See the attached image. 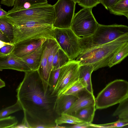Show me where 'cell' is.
I'll use <instances>...</instances> for the list:
<instances>
[{
  "instance_id": "obj_27",
  "label": "cell",
  "mask_w": 128,
  "mask_h": 128,
  "mask_svg": "<svg viewBox=\"0 0 128 128\" xmlns=\"http://www.w3.org/2000/svg\"><path fill=\"white\" fill-rule=\"evenodd\" d=\"M60 68L52 69L50 74L48 83L50 88L54 90L58 80Z\"/></svg>"
},
{
  "instance_id": "obj_15",
  "label": "cell",
  "mask_w": 128,
  "mask_h": 128,
  "mask_svg": "<svg viewBox=\"0 0 128 128\" xmlns=\"http://www.w3.org/2000/svg\"><path fill=\"white\" fill-rule=\"evenodd\" d=\"M77 98L76 96L66 94H63L58 97L55 107L56 113L59 116L67 113Z\"/></svg>"
},
{
  "instance_id": "obj_20",
  "label": "cell",
  "mask_w": 128,
  "mask_h": 128,
  "mask_svg": "<svg viewBox=\"0 0 128 128\" xmlns=\"http://www.w3.org/2000/svg\"><path fill=\"white\" fill-rule=\"evenodd\" d=\"M109 10L110 13L116 15L128 16V0H117Z\"/></svg>"
},
{
  "instance_id": "obj_33",
  "label": "cell",
  "mask_w": 128,
  "mask_h": 128,
  "mask_svg": "<svg viewBox=\"0 0 128 128\" xmlns=\"http://www.w3.org/2000/svg\"><path fill=\"white\" fill-rule=\"evenodd\" d=\"M91 123H82L73 124L68 127L73 128H92L91 124Z\"/></svg>"
},
{
  "instance_id": "obj_31",
  "label": "cell",
  "mask_w": 128,
  "mask_h": 128,
  "mask_svg": "<svg viewBox=\"0 0 128 128\" xmlns=\"http://www.w3.org/2000/svg\"><path fill=\"white\" fill-rule=\"evenodd\" d=\"M99 3V0H80L78 4L83 8H92Z\"/></svg>"
},
{
  "instance_id": "obj_23",
  "label": "cell",
  "mask_w": 128,
  "mask_h": 128,
  "mask_svg": "<svg viewBox=\"0 0 128 128\" xmlns=\"http://www.w3.org/2000/svg\"><path fill=\"white\" fill-rule=\"evenodd\" d=\"M82 123L85 122L74 116L67 113L61 114L55 120V123L58 125L64 124H74Z\"/></svg>"
},
{
  "instance_id": "obj_5",
  "label": "cell",
  "mask_w": 128,
  "mask_h": 128,
  "mask_svg": "<svg viewBox=\"0 0 128 128\" xmlns=\"http://www.w3.org/2000/svg\"><path fill=\"white\" fill-rule=\"evenodd\" d=\"M128 94V82L116 79L108 83L95 98L96 109L107 108L120 103Z\"/></svg>"
},
{
  "instance_id": "obj_39",
  "label": "cell",
  "mask_w": 128,
  "mask_h": 128,
  "mask_svg": "<svg viewBox=\"0 0 128 128\" xmlns=\"http://www.w3.org/2000/svg\"><path fill=\"white\" fill-rule=\"evenodd\" d=\"M76 4L79 2L80 0H72Z\"/></svg>"
},
{
  "instance_id": "obj_1",
  "label": "cell",
  "mask_w": 128,
  "mask_h": 128,
  "mask_svg": "<svg viewBox=\"0 0 128 128\" xmlns=\"http://www.w3.org/2000/svg\"><path fill=\"white\" fill-rule=\"evenodd\" d=\"M16 91L23 108V119L30 128L60 127L55 123L59 116L55 111L58 97L38 70L25 73Z\"/></svg>"
},
{
  "instance_id": "obj_8",
  "label": "cell",
  "mask_w": 128,
  "mask_h": 128,
  "mask_svg": "<svg viewBox=\"0 0 128 128\" xmlns=\"http://www.w3.org/2000/svg\"><path fill=\"white\" fill-rule=\"evenodd\" d=\"M79 66L78 62L73 60L60 68L54 94L60 96L78 80Z\"/></svg>"
},
{
  "instance_id": "obj_30",
  "label": "cell",
  "mask_w": 128,
  "mask_h": 128,
  "mask_svg": "<svg viewBox=\"0 0 128 128\" xmlns=\"http://www.w3.org/2000/svg\"><path fill=\"white\" fill-rule=\"evenodd\" d=\"M2 46L0 49V58L6 56L12 52L14 45L10 43H6L0 41Z\"/></svg>"
},
{
  "instance_id": "obj_38",
  "label": "cell",
  "mask_w": 128,
  "mask_h": 128,
  "mask_svg": "<svg viewBox=\"0 0 128 128\" xmlns=\"http://www.w3.org/2000/svg\"><path fill=\"white\" fill-rule=\"evenodd\" d=\"M5 86V82L1 78L0 79V88H1Z\"/></svg>"
},
{
  "instance_id": "obj_35",
  "label": "cell",
  "mask_w": 128,
  "mask_h": 128,
  "mask_svg": "<svg viewBox=\"0 0 128 128\" xmlns=\"http://www.w3.org/2000/svg\"><path fill=\"white\" fill-rule=\"evenodd\" d=\"M118 116L119 120H128V111L120 114Z\"/></svg>"
},
{
  "instance_id": "obj_4",
  "label": "cell",
  "mask_w": 128,
  "mask_h": 128,
  "mask_svg": "<svg viewBox=\"0 0 128 128\" xmlns=\"http://www.w3.org/2000/svg\"><path fill=\"white\" fill-rule=\"evenodd\" d=\"M6 16L14 24L29 22H42L53 26L54 8L48 3L16 12L8 13Z\"/></svg>"
},
{
  "instance_id": "obj_10",
  "label": "cell",
  "mask_w": 128,
  "mask_h": 128,
  "mask_svg": "<svg viewBox=\"0 0 128 128\" xmlns=\"http://www.w3.org/2000/svg\"><path fill=\"white\" fill-rule=\"evenodd\" d=\"M47 39H34L22 42L14 45L12 51L14 54L20 58L25 56L41 46Z\"/></svg>"
},
{
  "instance_id": "obj_32",
  "label": "cell",
  "mask_w": 128,
  "mask_h": 128,
  "mask_svg": "<svg viewBox=\"0 0 128 128\" xmlns=\"http://www.w3.org/2000/svg\"><path fill=\"white\" fill-rule=\"evenodd\" d=\"M101 4L107 10H109L114 5L117 0H99Z\"/></svg>"
},
{
  "instance_id": "obj_40",
  "label": "cell",
  "mask_w": 128,
  "mask_h": 128,
  "mask_svg": "<svg viewBox=\"0 0 128 128\" xmlns=\"http://www.w3.org/2000/svg\"><path fill=\"white\" fill-rule=\"evenodd\" d=\"M127 18H128V16H127Z\"/></svg>"
},
{
  "instance_id": "obj_19",
  "label": "cell",
  "mask_w": 128,
  "mask_h": 128,
  "mask_svg": "<svg viewBox=\"0 0 128 128\" xmlns=\"http://www.w3.org/2000/svg\"><path fill=\"white\" fill-rule=\"evenodd\" d=\"M0 32L5 35L13 44L14 33L12 24L6 16L0 18Z\"/></svg>"
},
{
  "instance_id": "obj_2",
  "label": "cell",
  "mask_w": 128,
  "mask_h": 128,
  "mask_svg": "<svg viewBox=\"0 0 128 128\" xmlns=\"http://www.w3.org/2000/svg\"><path fill=\"white\" fill-rule=\"evenodd\" d=\"M127 42L128 34H126L110 42L83 50L74 60L78 62L80 65H92L94 71L103 67H108L114 54Z\"/></svg>"
},
{
  "instance_id": "obj_3",
  "label": "cell",
  "mask_w": 128,
  "mask_h": 128,
  "mask_svg": "<svg viewBox=\"0 0 128 128\" xmlns=\"http://www.w3.org/2000/svg\"><path fill=\"white\" fill-rule=\"evenodd\" d=\"M128 34V26L114 24L105 25L99 24L94 33L91 36L82 38L80 44L83 50L105 44L124 35Z\"/></svg>"
},
{
  "instance_id": "obj_22",
  "label": "cell",
  "mask_w": 128,
  "mask_h": 128,
  "mask_svg": "<svg viewBox=\"0 0 128 128\" xmlns=\"http://www.w3.org/2000/svg\"><path fill=\"white\" fill-rule=\"evenodd\" d=\"M128 56V42L122 46L116 52L111 59L108 67L111 68L119 64Z\"/></svg>"
},
{
  "instance_id": "obj_9",
  "label": "cell",
  "mask_w": 128,
  "mask_h": 128,
  "mask_svg": "<svg viewBox=\"0 0 128 128\" xmlns=\"http://www.w3.org/2000/svg\"><path fill=\"white\" fill-rule=\"evenodd\" d=\"M76 4L72 0H58L54 5V28H70Z\"/></svg>"
},
{
  "instance_id": "obj_21",
  "label": "cell",
  "mask_w": 128,
  "mask_h": 128,
  "mask_svg": "<svg viewBox=\"0 0 128 128\" xmlns=\"http://www.w3.org/2000/svg\"><path fill=\"white\" fill-rule=\"evenodd\" d=\"M70 61L68 56L60 48L56 52L54 58L52 69L56 70L60 68Z\"/></svg>"
},
{
  "instance_id": "obj_29",
  "label": "cell",
  "mask_w": 128,
  "mask_h": 128,
  "mask_svg": "<svg viewBox=\"0 0 128 128\" xmlns=\"http://www.w3.org/2000/svg\"><path fill=\"white\" fill-rule=\"evenodd\" d=\"M84 88L83 85L78 80L63 94L72 95L77 97L79 93Z\"/></svg>"
},
{
  "instance_id": "obj_36",
  "label": "cell",
  "mask_w": 128,
  "mask_h": 128,
  "mask_svg": "<svg viewBox=\"0 0 128 128\" xmlns=\"http://www.w3.org/2000/svg\"><path fill=\"white\" fill-rule=\"evenodd\" d=\"M0 40L1 42L6 43H11L8 38L1 32H0Z\"/></svg>"
},
{
  "instance_id": "obj_13",
  "label": "cell",
  "mask_w": 128,
  "mask_h": 128,
  "mask_svg": "<svg viewBox=\"0 0 128 128\" xmlns=\"http://www.w3.org/2000/svg\"><path fill=\"white\" fill-rule=\"evenodd\" d=\"M56 42L54 38H48L44 42L40 64L38 70L42 78L48 83L50 76L48 68V57L52 47Z\"/></svg>"
},
{
  "instance_id": "obj_17",
  "label": "cell",
  "mask_w": 128,
  "mask_h": 128,
  "mask_svg": "<svg viewBox=\"0 0 128 128\" xmlns=\"http://www.w3.org/2000/svg\"><path fill=\"white\" fill-rule=\"evenodd\" d=\"M47 3V0H15L13 7L8 12H14Z\"/></svg>"
},
{
  "instance_id": "obj_18",
  "label": "cell",
  "mask_w": 128,
  "mask_h": 128,
  "mask_svg": "<svg viewBox=\"0 0 128 128\" xmlns=\"http://www.w3.org/2000/svg\"><path fill=\"white\" fill-rule=\"evenodd\" d=\"M96 110L95 106H88L78 110L72 115L85 123H92Z\"/></svg>"
},
{
  "instance_id": "obj_26",
  "label": "cell",
  "mask_w": 128,
  "mask_h": 128,
  "mask_svg": "<svg viewBox=\"0 0 128 128\" xmlns=\"http://www.w3.org/2000/svg\"><path fill=\"white\" fill-rule=\"evenodd\" d=\"M92 128H112L122 127L128 125V120H123L118 119L114 122L108 124H96L91 123Z\"/></svg>"
},
{
  "instance_id": "obj_7",
  "label": "cell",
  "mask_w": 128,
  "mask_h": 128,
  "mask_svg": "<svg viewBox=\"0 0 128 128\" xmlns=\"http://www.w3.org/2000/svg\"><path fill=\"white\" fill-rule=\"evenodd\" d=\"M53 37L71 60H74L81 52L79 38L70 28H54Z\"/></svg>"
},
{
  "instance_id": "obj_11",
  "label": "cell",
  "mask_w": 128,
  "mask_h": 128,
  "mask_svg": "<svg viewBox=\"0 0 128 128\" xmlns=\"http://www.w3.org/2000/svg\"><path fill=\"white\" fill-rule=\"evenodd\" d=\"M0 70L11 69L24 72L32 71L28 65L22 59L12 53L0 58Z\"/></svg>"
},
{
  "instance_id": "obj_14",
  "label": "cell",
  "mask_w": 128,
  "mask_h": 128,
  "mask_svg": "<svg viewBox=\"0 0 128 128\" xmlns=\"http://www.w3.org/2000/svg\"><path fill=\"white\" fill-rule=\"evenodd\" d=\"M94 67L91 65H80L79 68L78 80L85 88L93 94L91 80V75L94 71Z\"/></svg>"
},
{
  "instance_id": "obj_37",
  "label": "cell",
  "mask_w": 128,
  "mask_h": 128,
  "mask_svg": "<svg viewBox=\"0 0 128 128\" xmlns=\"http://www.w3.org/2000/svg\"><path fill=\"white\" fill-rule=\"evenodd\" d=\"M8 12H6L1 8H0V18L6 16L8 14Z\"/></svg>"
},
{
  "instance_id": "obj_34",
  "label": "cell",
  "mask_w": 128,
  "mask_h": 128,
  "mask_svg": "<svg viewBox=\"0 0 128 128\" xmlns=\"http://www.w3.org/2000/svg\"><path fill=\"white\" fill-rule=\"evenodd\" d=\"M15 0H1V3L8 6H14Z\"/></svg>"
},
{
  "instance_id": "obj_25",
  "label": "cell",
  "mask_w": 128,
  "mask_h": 128,
  "mask_svg": "<svg viewBox=\"0 0 128 128\" xmlns=\"http://www.w3.org/2000/svg\"><path fill=\"white\" fill-rule=\"evenodd\" d=\"M18 123L15 116H10L0 118V128H14Z\"/></svg>"
},
{
  "instance_id": "obj_28",
  "label": "cell",
  "mask_w": 128,
  "mask_h": 128,
  "mask_svg": "<svg viewBox=\"0 0 128 128\" xmlns=\"http://www.w3.org/2000/svg\"><path fill=\"white\" fill-rule=\"evenodd\" d=\"M119 105L112 114V116H118L128 111V94L119 104Z\"/></svg>"
},
{
  "instance_id": "obj_12",
  "label": "cell",
  "mask_w": 128,
  "mask_h": 128,
  "mask_svg": "<svg viewBox=\"0 0 128 128\" xmlns=\"http://www.w3.org/2000/svg\"><path fill=\"white\" fill-rule=\"evenodd\" d=\"M78 98L69 110L67 114L73 115L78 110L82 108L95 106V98L92 94L85 88L78 95Z\"/></svg>"
},
{
  "instance_id": "obj_6",
  "label": "cell",
  "mask_w": 128,
  "mask_h": 128,
  "mask_svg": "<svg viewBox=\"0 0 128 128\" xmlns=\"http://www.w3.org/2000/svg\"><path fill=\"white\" fill-rule=\"evenodd\" d=\"M92 8H83L74 14L70 29L78 38H86L92 36L99 24L92 12Z\"/></svg>"
},
{
  "instance_id": "obj_24",
  "label": "cell",
  "mask_w": 128,
  "mask_h": 128,
  "mask_svg": "<svg viewBox=\"0 0 128 128\" xmlns=\"http://www.w3.org/2000/svg\"><path fill=\"white\" fill-rule=\"evenodd\" d=\"M23 110L22 106L18 100L13 105L2 108L0 111V118L8 116L12 114Z\"/></svg>"
},
{
  "instance_id": "obj_16",
  "label": "cell",
  "mask_w": 128,
  "mask_h": 128,
  "mask_svg": "<svg viewBox=\"0 0 128 128\" xmlns=\"http://www.w3.org/2000/svg\"><path fill=\"white\" fill-rule=\"evenodd\" d=\"M44 46V43L42 46L33 52L20 58L28 65L31 71L38 70L40 64Z\"/></svg>"
}]
</instances>
